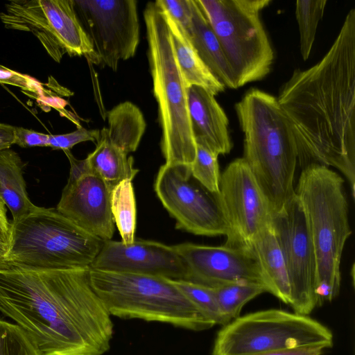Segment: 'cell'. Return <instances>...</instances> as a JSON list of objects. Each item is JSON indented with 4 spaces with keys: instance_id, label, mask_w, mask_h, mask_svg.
Returning <instances> with one entry per match:
<instances>
[{
    "instance_id": "obj_1",
    "label": "cell",
    "mask_w": 355,
    "mask_h": 355,
    "mask_svg": "<svg viewBox=\"0 0 355 355\" xmlns=\"http://www.w3.org/2000/svg\"><path fill=\"white\" fill-rule=\"evenodd\" d=\"M277 100L293 127L301 166L339 170L354 198L355 9L322 59L294 70Z\"/></svg>"
},
{
    "instance_id": "obj_2",
    "label": "cell",
    "mask_w": 355,
    "mask_h": 355,
    "mask_svg": "<svg viewBox=\"0 0 355 355\" xmlns=\"http://www.w3.org/2000/svg\"><path fill=\"white\" fill-rule=\"evenodd\" d=\"M0 311L42 355H103L110 348L114 324L91 286L89 268L35 270L5 262Z\"/></svg>"
},
{
    "instance_id": "obj_3",
    "label": "cell",
    "mask_w": 355,
    "mask_h": 355,
    "mask_svg": "<svg viewBox=\"0 0 355 355\" xmlns=\"http://www.w3.org/2000/svg\"><path fill=\"white\" fill-rule=\"evenodd\" d=\"M235 110L244 135L242 158L272 214L295 194L298 148L293 127L277 98L258 89L248 90Z\"/></svg>"
},
{
    "instance_id": "obj_4",
    "label": "cell",
    "mask_w": 355,
    "mask_h": 355,
    "mask_svg": "<svg viewBox=\"0 0 355 355\" xmlns=\"http://www.w3.org/2000/svg\"><path fill=\"white\" fill-rule=\"evenodd\" d=\"M295 193L304 211L315 250V292L317 305L321 306L339 293L342 254L352 234L344 180L329 167L311 164L302 168Z\"/></svg>"
},
{
    "instance_id": "obj_5",
    "label": "cell",
    "mask_w": 355,
    "mask_h": 355,
    "mask_svg": "<svg viewBox=\"0 0 355 355\" xmlns=\"http://www.w3.org/2000/svg\"><path fill=\"white\" fill-rule=\"evenodd\" d=\"M148 59L162 130L161 150L166 164L194 162L196 144L188 104V86L179 67L166 15L155 2L144 11Z\"/></svg>"
},
{
    "instance_id": "obj_6",
    "label": "cell",
    "mask_w": 355,
    "mask_h": 355,
    "mask_svg": "<svg viewBox=\"0 0 355 355\" xmlns=\"http://www.w3.org/2000/svg\"><path fill=\"white\" fill-rule=\"evenodd\" d=\"M10 225L6 263L28 270L89 268L104 242L53 208L35 205Z\"/></svg>"
},
{
    "instance_id": "obj_7",
    "label": "cell",
    "mask_w": 355,
    "mask_h": 355,
    "mask_svg": "<svg viewBox=\"0 0 355 355\" xmlns=\"http://www.w3.org/2000/svg\"><path fill=\"white\" fill-rule=\"evenodd\" d=\"M91 286L111 315L171 324L195 331L214 322L168 278L89 268Z\"/></svg>"
},
{
    "instance_id": "obj_8",
    "label": "cell",
    "mask_w": 355,
    "mask_h": 355,
    "mask_svg": "<svg viewBox=\"0 0 355 355\" xmlns=\"http://www.w3.org/2000/svg\"><path fill=\"white\" fill-rule=\"evenodd\" d=\"M233 71L236 87L270 71L274 51L261 19L270 0H196Z\"/></svg>"
},
{
    "instance_id": "obj_9",
    "label": "cell",
    "mask_w": 355,
    "mask_h": 355,
    "mask_svg": "<svg viewBox=\"0 0 355 355\" xmlns=\"http://www.w3.org/2000/svg\"><path fill=\"white\" fill-rule=\"evenodd\" d=\"M334 336L309 315L271 309L239 316L218 331L212 355H249L322 345L332 347Z\"/></svg>"
},
{
    "instance_id": "obj_10",
    "label": "cell",
    "mask_w": 355,
    "mask_h": 355,
    "mask_svg": "<svg viewBox=\"0 0 355 355\" xmlns=\"http://www.w3.org/2000/svg\"><path fill=\"white\" fill-rule=\"evenodd\" d=\"M0 19L6 28L31 31L56 62L64 53L85 57L98 65L97 56L76 15L73 0H12Z\"/></svg>"
},
{
    "instance_id": "obj_11",
    "label": "cell",
    "mask_w": 355,
    "mask_h": 355,
    "mask_svg": "<svg viewBox=\"0 0 355 355\" xmlns=\"http://www.w3.org/2000/svg\"><path fill=\"white\" fill-rule=\"evenodd\" d=\"M155 191L176 221V228L196 235H224L232 238L216 193L203 187L191 173L190 166L164 164L154 183Z\"/></svg>"
},
{
    "instance_id": "obj_12",
    "label": "cell",
    "mask_w": 355,
    "mask_h": 355,
    "mask_svg": "<svg viewBox=\"0 0 355 355\" xmlns=\"http://www.w3.org/2000/svg\"><path fill=\"white\" fill-rule=\"evenodd\" d=\"M78 18L97 56L98 65L116 71L132 58L139 43L135 0H73Z\"/></svg>"
},
{
    "instance_id": "obj_13",
    "label": "cell",
    "mask_w": 355,
    "mask_h": 355,
    "mask_svg": "<svg viewBox=\"0 0 355 355\" xmlns=\"http://www.w3.org/2000/svg\"><path fill=\"white\" fill-rule=\"evenodd\" d=\"M270 225L286 266L291 286L289 306L295 313L309 315L318 306L316 258L305 215L295 193L272 214Z\"/></svg>"
},
{
    "instance_id": "obj_14",
    "label": "cell",
    "mask_w": 355,
    "mask_h": 355,
    "mask_svg": "<svg viewBox=\"0 0 355 355\" xmlns=\"http://www.w3.org/2000/svg\"><path fill=\"white\" fill-rule=\"evenodd\" d=\"M216 197L232 232L225 244L249 247L270 224L268 200L242 157L232 161L220 175Z\"/></svg>"
},
{
    "instance_id": "obj_15",
    "label": "cell",
    "mask_w": 355,
    "mask_h": 355,
    "mask_svg": "<svg viewBox=\"0 0 355 355\" xmlns=\"http://www.w3.org/2000/svg\"><path fill=\"white\" fill-rule=\"evenodd\" d=\"M173 246L185 263L187 281L209 288L235 283H256L266 287L250 247L227 244L210 246L191 243Z\"/></svg>"
},
{
    "instance_id": "obj_16",
    "label": "cell",
    "mask_w": 355,
    "mask_h": 355,
    "mask_svg": "<svg viewBox=\"0 0 355 355\" xmlns=\"http://www.w3.org/2000/svg\"><path fill=\"white\" fill-rule=\"evenodd\" d=\"M89 268L188 280L185 263L173 245L143 239L129 244L104 241Z\"/></svg>"
},
{
    "instance_id": "obj_17",
    "label": "cell",
    "mask_w": 355,
    "mask_h": 355,
    "mask_svg": "<svg viewBox=\"0 0 355 355\" xmlns=\"http://www.w3.org/2000/svg\"><path fill=\"white\" fill-rule=\"evenodd\" d=\"M110 195L105 182L89 172L67 182L55 209L83 230L108 241L114 232Z\"/></svg>"
},
{
    "instance_id": "obj_18",
    "label": "cell",
    "mask_w": 355,
    "mask_h": 355,
    "mask_svg": "<svg viewBox=\"0 0 355 355\" xmlns=\"http://www.w3.org/2000/svg\"><path fill=\"white\" fill-rule=\"evenodd\" d=\"M188 104L196 144L207 146L218 155L229 153L232 148L229 121L215 96L192 85L188 87Z\"/></svg>"
},
{
    "instance_id": "obj_19",
    "label": "cell",
    "mask_w": 355,
    "mask_h": 355,
    "mask_svg": "<svg viewBox=\"0 0 355 355\" xmlns=\"http://www.w3.org/2000/svg\"><path fill=\"white\" fill-rule=\"evenodd\" d=\"M249 247L257 259L267 292L289 305L291 286L286 266L270 224L253 239Z\"/></svg>"
},
{
    "instance_id": "obj_20",
    "label": "cell",
    "mask_w": 355,
    "mask_h": 355,
    "mask_svg": "<svg viewBox=\"0 0 355 355\" xmlns=\"http://www.w3.org/2000/svg\"><path fill=\"white\" fill-rule=\"evenodd\" d=\"M191 3V26L188 35L198 55L225 87L237 89L231 67L220 44L196 0Z\"/></svg>"
},
{
    "instance_id": "obj_21",
    "label": "cell",
    "mask_w": 355,
    "mask_h": 355,
    "mask_svg": "<svg viewBox=\"0 0 355 355\" xmlns=\"http://www.w3.org/2000/svg\"><path fill=\"white\" fill-rule=\"evenodd\" d=\"M164 13L171 32L177 61L187 86L200 87L214 96L223 92L225 85L202 62L186 33L172 18Z\"/></svg>"
},
{
    "instance_id": "obj_22",
    "label": "cell",
    "mask_w": 355,
    "mask_h": 355,
    "mask_svg": "<svg viewBox=\"0 0 355 355\" xmlns=\"http://www.w3.org/2000/svg\"><path fill=\"white\" fill-rule=\"evenodd\" d=\"M108 126L100 130V137L119 148L125 153L135 152L146 128L140 109L130 101L121 103L107 114Z\"/></svg>"
},
{
    "instance_id": "obj_23",
    "label": "cell",
    "mask_w": 355,
    "mask_h": 355,
    "mask_svg": "<svg viewBox=\"0 0 355 355\" xmlns=\"http://www.w3.org/2000/svg\"><path fill=\"white\" fill-rule=\"evenodd\" d=\"M0 198L10 209L12 221L22 218L35 207L26 191L23 162L10 148L0 150Z\"/></svg>"
},
{
    "instance_id": "obj_24",
    "label": "cell",
    "mask_w": 355,
    "mask_h": 355,
    "mask_svg": "<svg viewBox=\"0 0 355 355\" xmlns=\"http://www.w3.org/2000/svg\"><path fill=\"white\" fill-rule=\"evenodd\" d=\"M102 137L96 148L87 157L92 173L100 177L110 190L125 180L135 177L139 170L133 167V158Z\"/></svg>"
},
{
    "instance_id": "obj_25",
    "label": "cell",
    "mask_w": 355,
    "mask_h": 355,
    "mask_svg": "<svg viewBox=\"0 0 355 355\" xmlns=\"http://www.w3.org/2000/svg\"><path fill=\"white\" fill-rule=\"evenodd\" d=\"M110 207L122 242L125 244L132 243L135 239L137 210L131 180L121 182L112 189Z\"/></svg>"
},
{
    "instance_id": "obj_26",
    "label": "cell",
    "mask_w": 355,
    "mask_h": 355,
    "mask_svg": "<svg viewBox=\"0 0 355 355\" xmlns=\"http://www.w3.org/2000/svg\"><path fill=\"white\" fill-rule=\"evenodd\" d=\"M212 288L227 323L239 316L246 303L267 292L263 285L256 283H235Z\"/></svg>"
},
{
    "instance_id": "obj_27",
    "label": "cell",
    "mask_w": 355,
    "mask_h": 355,
    "mask_svg": "<svg viewBox=\"0 0 355 355\" xmlns=\"http://www.w3.org/2000/svg\"><path fill=\"white\" fill-rule=\"evenodd\" d=\"M327 0H298L295 3V16L300 33V50L304 60L311 53L318 26L322 19Z\"/></svg>"
},
{
    "instance_id": "obj_28",
    "label": "cell",
    "mask_w": 355,
    "mask_h": 355,
    "mask_svg": "<svg viewBox=\"0 0 355 355\" xmlns=\"http://www.w3.org/2000/svg\"><path fill=\"white\" fill-rule=\"evenodd\" d=\"M169 280L205 315L211 320L215 325L224 326L227 324L212 288L184 279H169Z\"/></svg>"
},
{
    "instance_id": "obj_29",
    "label": "cell",
    "mask_w": 355,
    "mask_h": 355,
    "mask_svg": "<svg viewBox=\"0 0 355 355\" xmlns=\"http://www.w3.org/2000/svg\"><path fill=\"white\" fill-rule=\"evenodd\" d=\"M218 155L204 144H196V155L190 169L193 177L213 193L219 191Z\"/></svg>"
},
{
    "instance_id": "obj_30",
    "label": "cell",
    "mask_w": 355,
    "mask_h": 355,
    "mask_svg": "<svg viewBox=\"0 0 355 355\" xmlns=\"http://www.w3.org/2000/svg\"><path fill=\"white\" fill-rule=\"evenodd\" d=\"M0 355H42L20 327L0 319Z\"/></svg>"
},
{
    "instance_id": "obj_31",
    "label": "cell",
    "mask_w": 355,
    "mask_h": 355,
    "mask_svg": "<svg viewBox=\"0 0 355 355\" xmlns=\"http://www.w3.org/2000/svg\"><path fill=\"white\" fill-rule=\"evenodd\" d=\"M100 130H87L79 126L77 130L62 135H49L48 146L53 149H61L63 151L70 150L75 145L84 141H95L98 139Z\"/></svg>"
},
{
    "instance_id": "obj_32",
    "label": "cell",
    "mask_w": 355,
    "mask_h": 355,
    "mask_svg": "<svg viewBox=\"0 0 355 355\" xmlns=\"http://www.w3.org/2000/svg\"><path fill=\"white\" fill-rule=\"evenodd\" d=\"M155 2L182 28L188 36L191 26V0H157Z\"/></svg>"
},
{
    "instance_id": "obj_33",
    "label": "cell",
    "mask_w": 355,
    "mask_h": 355,
    "mask_svg": "<svg viewBox=\"0 0 355 355\" xmlns=\"http://www.w3.org/2000/svg\"><path fill=\"white\" fill-rule=\"evenodd\" d=\"M0 83L15 85L35 93L42 91L40 84L33 78L2 66L0 67Z\"/></svg>"
},
{
    "instance_id": "obj_34",
    "label": "cell",
    "mask_w": 355,
    "mask_h": 355,
    "mask_svg": "<svg viewBox=\"0 0 355 355\" xmlns=\"http://www.w3.org/2000/svg\"><path fill=\"white\" fill-rule=\"evenodd\" d=\"M49 135L15 126L14 144L22 148L48 146Z\"/></svg>"
},
{
    "instance_id": "obj_35",
    "label": "cell",
    "mask_w": 355,
    "mask_h": 355,
    "mask_svg": "<svg viewBox=\"0 0 355 355\" xmlns=\"http://www.w3.org/2000/svg\"><path fill=\"white\" fill-rule=\"evenodd\" d=\"M326 347L322 345L306 346L293 349L270 351L249 355H322Z\"/></svg>"
},
{
    "instance_id": "obj_36",
    "label": "cell",
    "mask_w": 355,
    "mask_h": 355,
    "mask_svg": "<svg viewBox=\"0 0 355 355\" xmlns=\"http://www.w3.org/2000/svg\"><path fill=\"white\" fill-rule=\"evenodd\" d=\"M6 213V205L0 198V243L9 245L11 225Z\"/></svg>"
},
{
    "instance_id": "obj_37",
    "label": "cell",
    "mask_w": 355,
    "mask_h": 355,
    "mask_svg": "<svg viewBox=\"0 0 355 355\" xmlns=\"http://www.w3.org/2000/svg\"><path fill=\"white\" fill-rule=\"evenodd\" d=\"M15 126L0 123V150L10 148L14 144Z\"/></svg>"
},
{
    "instance_id": "obj_38",
    "label": "cell",
    "mask_w": 355,
    "mask_h": 355,
    "mask_svg": "<svg viewBox=\"0 0 355 355\" xmlns=\"http://www.w3.org/2000/svg\"><path fill=\"white\" fill-rule=\"evenodd\" d=\"M9 245L0 243V266L6 261Z\"/></svg>"
}]
</instances>
